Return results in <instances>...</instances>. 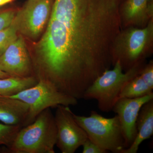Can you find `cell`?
Instances as JSON below:
<instances>
[{
	"label": "cell",
	"mask_w": 153,
	"mask_h": 153,
	"mask_svg": "<svg viewBox=\"0 0 153 153\" xmlns=\"http://www.w3.org/2000/svg\"><path fill=\"white\" fill-rule=\"evenodd\" d=\"M53 1L27 0L14 18L19 33L31 39L41 36L51 16Z\"/></svg>",
	"instance_id": "obj_6"
},
{
	"label": "cell",
	"mask_w": 153,
	"mask_h": 153,
	"mask_svg": "<svg viewBox=\"0 0 153 153\" xmlns=\"http://www.w3.org/2000/svg\"><path fill=\"white\" fill-rule=\"evenodd\" d=\"M82 153H106L107 151L100 147L97 145L92 142L90 140L88 139L84 143Z\"/></svg>",
	"instance_id": "obj_19"
},
{
	"label": "cell",
	"mask_w": 153,
	"mask_h": 153,
	"mask_svg": "<svg viewBox=\"0 0 153 153\" xmlns=\"http://www.w3.org/2000/svg\"><path fill=\"white\" fill-rule=\"evenodd\" d=\"M137 134L133 142L121 153H137L140 145L153 134V99L143 105L136 123Z\"/></svg>",
	"instance_id": "obj_12"
},
{
	"label": "cell",
	"mask_w": 153,
	"mask_h": 153,
	"mask_svg": "<svg viewBox=\"0 0 153 153\" xmlns=\"http://www.w3.org/2000/svg\"><path fill=\"white\" fill-rule=\"evenodd\" d=\"M57 139L55 117L48 108L33 123L22 128L8 148L13 153H55Z\"/></svg>",
	"instance_id": "obj_1"
},
{
	"label": "cell",
	"mask_w": 153,
	"mask_h": 153,
	"mask_svg": "<svg viewBox=\"0 0 153 153\" xmlns=\"http://www.w3.org/2000/svg\"><path fill=\"white\" fill-rule=\"evenodd\" d=\"M0 69L11 77L35 76L32 59L22 35L19 36L0 56Z\"/></svg>",
	"instance_id": "obj_8"
},
{
	"label": "cell",
	"mask_w": 153,
	"mask_h": 153,
	"mask_svg": "<svg viewBox=\"0 0 153 153\" xmlns=\"http://www.w3.org/2000/svg\"><path fill=\"white\" fill-rule=\"evenodd\" d=\"M14 0H0V7L12 2Z\"/></svg>",
	"instance_id": "obj_20"
},
{
	"label": "cell",
	"mask_w": 153,
	"mask_h": 153,
	"mask_svg": "<svg viewBox=\"0 0 153 153\" xmlns=\"http://www.w3.org/2000/svg\"><path fill=\"white\" fill-rule=\"evenodd\" d=\"M153 41V19L144 27H129L119 32L113 43L112 64L119 61L127 71L149 55Z\"/></svg>",
	"instance_id": "obj_2"
},
{
	"label": "cell",
	"mask_w": 153,
	"mask_h": 153,
	"mask_svg": "<svg viewBox=\"0 0 153 153\" xmlns=\"http://www.w3.org/2000/svg\"><path fill=\"white\" fill-rule=\"evenodd\" d=\"M11 77V76H9L8 74L0 69V79L7 78V77Z\"/></svg>",
	"instance_id": "obj_21"
},
{
	"label": "cell",
	"mask_w": 153,
	"mask_h": 153,
	"mask_svg": "<svg viewBox=\"0 0 153 153\" xmlns=\"http://www.w3.org/2000/svg\"><path fill=\"white\" fill-rule=\"evenodd\" d=\"M25 102L29 107L26 126L30 124L44 110L57 107L59 105L69 106L77 104V99L63 93L52 83L39 79L37 84L20 91L15 95L8 96Z\"/></svg>",
	"instance_id": "obj_5"
},
{
	"label": "cell",
	"mask_w": 153,
	"mask_h": 153,
	"mask_svg": "<svg viewBox=\"0 0 153 153\" xmlns=\"http://www.w3.org/2000/svg\"><path fill=\"white\" fill-rule=\"evenodd\" d=\"M140 75L146 84L153 90V62L151 60L148 64H145L142 68Z\"/></svg>",
	"instance_id": "obj_17"
},
{
	"label": "cell",
	"mask_w": 153,
	"mask_h": 153,
	"mask_svg": "<svg viewBox=\"0 0 153 153\" xmlns=\"http://www.w3.org/2000/svg\"><path fill=\"white\" fill-rule=\"evenodd\" d=\"M29 107L17 99L0 95V121L9 125L26 126Z\"/></svg>",
	"instance_id": "obj_11"
},
{
	"label": "cell",
	"mask_w": 153,
	"mask_h": 153,
	"mask_svg": "<svg viewBox=\"0 0 153 153\" xmlns=\"http://www.w3.org/2000/svg\"><path fill=\"white\" fill-rule=\"evenodd\" d=\"M145 65L144 61L140 62L123 72L119 61H116L112 69H106L94 80L85 91L83 99L96 100L102 112L111 111L125 85L140 74Z\"/></svg>",
	"instance_id": "obj_3"
},
{
	"label": "cell",
	"mask_w": 153,
	"mask_h": 153,
	"mask_svg": "<svg viewBox=\"0 0 153 153\" xmlns=\"http://www.w3.org/2000/svg\"><path fill=\"white\" fill-rule=\"evenodd\" d=\"M16 13V12L13 9L0 11V30L7 27L12 24Z\"/></svg>",
	"instance_id": "obj_18"
},
{
	"label": "cell",
	"mask_w": 153,
	"mask_h": 153,
	"mask_svg": "<svg viewBox=\"0 0 153 153\" xmlns=\"http://www.w3.org/2000/svg\"><path fill=\"white\" fill-rule=\"evenodd\" d=\"M73 115L86 132L88 139L104 150L121 153L126 149L123 131L117 115L108 118L94 111L88 117L77 115L73 112Z\"/></svg>",
	"instance_id": "obj_4"
},
{
	"label": "cell",
	"mask_w": 153,
	"mask_h": 153,
	"mask_svg": "<svg viewBox=\"0 0 153 153\" xmlns=\"http://www.w3.org/2000/svg\"><path fill=\"white\" fill-rule=\"evenodd\" d=\"M126 27H144L153 17V0H126L120 13Z\"/></svg>",
	"instance_id": "obj_10"
},
{
	"label": "cell",
	"mask_w": 153,
	"mask_h": 153,
	"mask_svg": "<svg viewBox=\"0 0 153 153\" xmlns=\"http://www.w3.org/2000/svg\"><path fill=\"white\" fill-rule=\"evenodd\" d=\"M153 99V93L135 98L119 99L112 111L117 114L125 139L126 149L133 142L137 134L136 123L143 105Z\"/></svg>",
	"instance_id": "obj_9"
},
{
	"label": "cell",
	"mask_w": 153,
	"mask_h": 153,
	"mask_svg": "<svg viewBox=\"0 0 153 153\" xmlns=\"http://www.w3.org/2000/svg\"><path fill=\"white\" fill-rule=\"evenodd\" d=\"M56 108V145L62 153H74L88 139L87 134L74 119L69 106L59 105Z\"/></svg>",
	"instance_id": "obj_7"
},
{
	"label": "cell",
	"mask_w": 153,
	"mask_h": 153,
	"mask_svg": "<svg viewBox=\"0 0 153 153\" xmlns=\"http://www.w3.org/2000/svg\"><path fill=\"white\" fill-rule=\"evenodd\" d=\"M152 93L153 90L146 84L139 74L125 85L120 94L118 99L138 98Z\"/></svg>",
	"instance_id": "obj_14"
},
{
	"label": "cell",
	"mask_w": 153,
	"mask_h": 153,
	"mask_svg": "<svg viewBox=\"0 0 153 153\" xmlns=\"http://www.w3.org/2000/svg\"><path fill=\"white\" fill-rule=\"evenodd\" d=\"M18 33V28L14 21L8 27L0 30V56L17 39Z\"/></svg>",
	"instance_id": "obj_15"
},
{
	"label": "cell",
	"mask_w": 153,
	"mask_h": 153,
	"mask_svg": "<svg viewBox=\"0 0 153 153\" xmlns=\"http://www.w3.org/2000/svg\"><path fill=\"white\" fill-rule=\"evenodd\" d=\"M35 76L19 78L9 77L0 79V95L11 96L37 84Z\"/></svg>",
	"instance_id": "obj_13"
},
{
	"label": "cell",
	"mask_w": 153,
	"mask_h": 153,
	"mask_svg": "<svg viewBox=\"0 0 153 153\" xmlns=\"http://www.w3.org/2000/svg\"><path fill=\"white\" fill-rule=\"evenodd\" d=\"M22 127L0 123V145L9 148L13 143Z\"/></svg>",
	"instance_id": "obj_16"
}]
</instances>
